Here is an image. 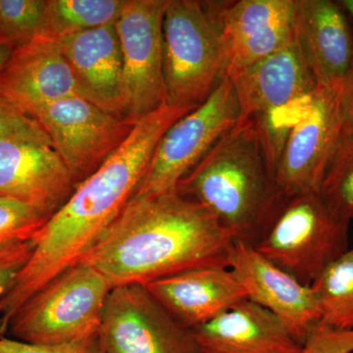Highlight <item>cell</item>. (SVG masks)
<instances>
[{
    "mask_svg": "<svg viewBox=\"0 0 353 353\" xmlns=\"http://www.w3.org/2000/svg\"><path fill=\"white\" fill-rule=\"evenodd\" d=\"M234 243L212 213L176 189L132 196L80 262L112 288L145 285L199 267L229 268Z\"/></svg>",
    "mask_w": 353,
    "mask_h": 353,
    "instance_id": "1",
    "label": "cell"
},
{
    "mask_svg": "<svg viewBox=\"0 0 353 353\" xmlns=\"http://www.w3.org/2000/svg\"><path fill=\"white\" fill-rule=\"evenodd\" d=\"M192 110L164 104L134 124L119 150L77 185L37 234L31 256L14 284L16 296L30 299L97 245L136 194L165 132Z\"/></svg>",
    "mask_w": 353,
    "mask_h": 353,
    "instance_id": "2",
    "label": "cell"
},
{
    "mask_svg": "<svg viewBox=\"0 0 353 353\" xmlns=\"http://www.w3.org/2000/svg\"><path fill=\"white\" fill-rule=\"evenodd\" d=\"M176 190L212 213L234 241L252 245L285 199L274 182L259 130L250 119L239 120Z\"/></svg>",
    "mask_w": 353,
    "mask_h": 353,
    "instance_id": "3",
    "label": "cell"
},
{
    "mask_svg": "<svg viewBox=\"0 0 353 353\" xmlns=\"http://www.w3.org/2000/svg\"><path fill=\"white\" fill-rule=\"evenodd\" d=\"M112 285L101 272L79 262L53 278L14 314L7 329L14 340L63 345L97 336Z\"/></svg>",
    "mask_w": 353,
    "mask_h": 353,
    "instance_id": "4",
    "label": "cell"
},
{
    "mask_svg": "<svg viewBox=\"0 0 353 353\" xmlns=\"http://www.w3.org/2000/svg\"><path fill=\"white\" fill-rule=\"evenodd\" d=\"M350 226L319 192H304L284 199L253 246L299 282L311 285L350 248Z\"/></svg>",
    "mask_w": 353,
    "mask_h": 353,
    "instance_id": "5",
    "label": "cell"
},
{
    "mask_svg": "<svg viewBox=\"0 0 353 353\" xmlns=\"http://www.w3.org/2000/svg\"><path fill=\"white\" fill-rule=\"evenodd\" d=\"M230 79L238 97L240 120L254 122L273 175L283 143L310 106L317 83L294 41Z\"/></svg>",
    "mask_w": 353,
    "mask_h": 353,
    "instance_id": "6",
    "label": "cell"
},
{
    "mask_svg": "<svg viewBox=\"0 0 353 353\" xmlns=\"http://www.w3.org/2000/svg\"><path fill=\"white\" fill-rule=\"evenodd\" d=\"M166 104L201 105L224 77L225 57L217 29L197 0H168L162 25Z\"/></svg>",
    "mask_w": 353,
    "mask_h": 353,
    "instance_id": "7",
    "label": "cell"
},
{
    "mask_svg": "<svg viewBox=\"0 0 353 353\" xmlns=\"http://www.w3.org/2000/svg\"><path fill=\"white\" fill-rule=\"evenodd\" d=\"M239 120L240 106L233 82L223 77L201 105L185 114L165 132L134 196L175 190Z\"/></svg>",
    "mask_w": 353,
    "mask_h": 353,
    "instance_id": "8",
    "label": "cell"
},
{
    "mask_svg": "<svg viewBox=\"0 0 353 353\" xmlns=\"http://www.w3.org/2000/svg\"><path fill=\"white\" fill-rule=\"evenodd\" d=\"M168 0H125L115 25L122 53L121 116L136 124L166 104L162 25Z\"/></svg>",
    "mask_w": 353,
    "mask_h": 353,
    "instance_id": "9",
    "label": "cell"
},
{
    "mask_svg": "<svg viewBox=\"0 0 353 353\" xmlns=\"http://www.w3.org/2000/svg\"><path fill=\"white\" fill-rule=\"evenodd\" d=\"M31 116L50 137L77 185L119 150L134 126L79 95L41 106Z\"/></svg>",
    "mask_w": 353,
    "mask_h": 353,
    "instance_id": "10",
    "label": "cell"
},
{
    "mask_svg": "<svg viewBox=\"0 0 353 353\" xmlns=\"http://www.w3.org/2000/svg\"><path fill=\"white\" fill-rule=\"evenodd\" d=\"M97 336L105 353H197L194 331L141 285L111 290Z\"/></svg>",
    "mask_w": 353,
    "mask_h": 353,
    "instance_id": "11",
    "label": "cell"
},
{
    "mask_svg": "<svg viewBox=\"0 0 353 353\" xmlns=\"http://www.w3.org/2000/svg\"><path fill=\"white\" fill-rule=\"evenodd\" d=\"M225 57L224 77L232 78L294 41L296 0L202 1Z\"/></svg>",
    "mask_w": 353,
    "mask_h": 353,
    "instance_id": "12",
    "label": "cell"
},
{
    "mask_svg": "<svg viewBox=\"0 0 353 353\" xmlns=\"http://www.w3.org/2000/svg\"><path fill=\"white\" fill-rule=\"evenodd\" d=\"M341 134L336 94L318 87L310 106L288 134L274 165V182L285 199L319 192Z\"/></svg>",
    "mask_w": 353,
    "mask_h": 353,
    "instance_id": "13",
    "label": "cell"
},
{
    "mask_svg": "<svg viewBox=\"0 0 353 353\" xmlns=\"http://www.w3.org/2000/svg\"><path fill=\"white\" fill-rule=\"evenodd\" d=\"M229 268L245 290L248 301L273 313L303 345L321 319L312 287L241 241L234 243Z\"/></svg>",
    "mask_w": 353,
    "mask_h": 353,
    "instance_id": "14",
    "label": "cell"
},
{
    "mask_svg": "<svg viewBox=\"0 0 353 353\" xmlns=\"http://www.w3.org/2000/svg\"><path fill=\"white\" fill-rule=\"evenodd\" d=\"M340 1L296 0L294 41L318 87L338 92L353 64V30Z\"/></svg>",
    "mask_w": 353,
    "mask_h": 353,
    "instance_id": "15",
    "label": "cell"
},
{
    "mask_svg": "<svg viewBox=\"0 0 353 353\" xmlns=\"http://www.w3.org/2000/svg\"><path fill=\"white\" fill-rule=\"evenodd\" d=\"M76 188L73 176L52 146L0 141V196L27 202L53 215Z\"/></svg>",
    "mask_w": 353,
    "mask_h": 353,
    "instance_id": "16",
    "label": "cell"
},
{
    "mask_svg": "<svg viewBox=\"0 0 353 353\" xmlns=\"http://www.w3.org/2000/svg\"><path fill=\"white\" fill-rule=\"evenodd\" d=\"M0 94L29 115L51 102L79 95L59 44L46 37L12 51L0 71Z\"/></svg>",
    "mask_w": 353,
    "mask_h": 353,
    "instance_id": "17",
    "label": "cell"
},
{
    "mask_svg": "<svg viewBox=\"0 0 353 353\" xmlns=\"http://www.w3.org/2000/svg\"><path fill=\"white\" fill-rule=\"evenodd\" d=\"M145 287L176 321L190 330L248 299L245 290L228 267L190 269Z\"/></svg>",
    "mask_w": 353,
    "mask_h": 353,
    "instance_id": "18",
    "label": "cell"
},
{
    "mask_svg": "<svg viewBox=\"0 0 353 353\" xmlns=\"http://www.w3.org/2000/svg\"><path fill=\"white\" fill-rule=\"evenodd\" d=\"M57 43L73 73L79 97L121 116L122 53L115 22L69 34Z\"/></svg>",
    "mask_w": 353,
    "mask_h": 353,
    "instance_id": "19",
    "label": "cell"
},
{
    "mask_svg": "<svg viewBox=\"0 0 353 353\" xmlns=\"http://www.w3.org/2000/svg\"><path fill=\"white\" fill-rule=\"evenodd\" d=\"M192 331L197 353H301L303 347L273 313L248 299Z\"/></svg>",
    "mask_w": 353,
    "mask_h": 353,
    "instance_id": "20",
    "label": "cell"
},
{
    "mask_svg": "<svg viewBox=\"0 0 353 353\" xmlns=\"http://www.w3.org/2000/svg\"><path fill=\"white\" fill-rule=\"evenodd\" d=\"M311 287L320 323L341 331L353 330V248L330 264Z\"/></svg>",
    "mask_w": 353,
    "mask_h": 353,
    "instance_id": "21",
    "label": "cell"
},
{
    "mask_svg": "<svg viewBox=\"0 0 353 353\" xmlns=\"http://www.w3.org/2000/svg\"><path fill=\"white\" fill-rule=\"evenodd\" d=\"M125 0H46L43 37L57 39L116 22Z\"/></svg>",
    "mask_w": 353,
    "mask_h": 353,
    "instance_id": "22",
    "label": "cell"
},
{
    "mask_svg": "<svg viewBox=\"0 0 353 353\" xmlns=\"http://www.w3.org/2000/svg\"><path fill=\"white\" fill-rule=\"evenodd\" d=\"M320 196L336 215L353 220V132L343 131L331 158Z\"/></svg>",
    "mask_w": 353,
    "mask_h": 353,
    "instance_id": "23",
    "label": "cell"
},
{
    "mask_svg": "<svg viewBox=\"0 0 353 353\" xmlns=\"http://www.w3.org/2000/svg\"><path fill=\"white\" fill-rule=\"evenodd\" d=\"M46 0H0V43L12 50L43 37Z\"/></svg>",
    "mask_w": 353,
    "mask_h": 353,
    "instance_id": "24",
    "label": "cell"
},
{
    "mask_svg": "<svg viewBox=\"0 0 353 353\" xmlns=\"http://www.w3.org/2000/svg\"><path fill=\"white\" fill-rule=\"evenodd\" d=\"M51 216L38 206L0 196V246L34 240Z\"/></svg>",
    "mask_w": 353,
    "mask_h": 353,
    "instance_id": "25",
    "label": "cell"
},
{
    "mask_svg": "<svg viewBox=\"0 0 353 353\" xmlns=\"http://www.w3.org/2000/svg\"><path fill=\"white\" fill-rule=\"evenodd\" d=\"M32 141L52 146L50 137L38 121L0 94V141Z\"/></svg>",
    "mask_w": 353,
    "mask_h": 353,
    "instance_id": "26",
    "label": "cell"
},
{
    "mask_svg": "<svg viewBox=\"0 0 353 353\" xmlns=\"http://www.w3.org/2000/svg\"><path fill=\"white\" fill-rule=\"evenodd\" d=\"M0 353H105L99 336L63 345H32L0 336Z\"/></svg>",
    "mask_w": 353,
    "mask_h": 353,
    "instance_id": "27",
    "label": "cell"
},
{
    "mask_svg": "<svg viewBox=\"0 0 353 353\" xmlns=\"http://www.w3.org/2000/svg\"><path fill=\"white\" fill-rule=\"evenodd\" d=\"M34 240L0 246V299L12 287L31 256Z\"/></svg>",
    "mask_w": 353,
    "mask_h": 353,
    "instance_id": "28",
    "label": "cell"
},
{
    "mask_svg": "<svg viewBox=\"0 0 353 353\" xmlns=\"http://www.w3.org/2000/svg\"><path fill=\"white\" fill-rule=\"evenodd\" d=\"M353 330L341 331L322 325L311 332L301 353H352Z\"/></svg>",
    "mask_w": 353,
    "mask_h": 353,
    "instance_id": "29",
    "label": "cell"
},
{
    "mask_svg": "<svg viewBox=\"0 0 353 353\" xmlns=\"http://www.w3.org/2000/svg\"><path fill=\"white\" fill-rule=\"evenodd\" d=\"M343 131L353 132V64L336 92Z\"/></svg>",
    "mask_w": 353,
    "mask_h": 353,
    "instance_id": "30",
    "label": "cell"
},
{
    "mask_svg": "<svg viewBox=\"0 0 353 353\" xmlns=\"http://www.w3.org/2000/svg\"><path fill=\"white\" fill-rule=\"evenodd\" d=\"M12 51V48H9L6 44L0 43V71L3 68L4 65L6 64L7 60L10 57Z\"/></svg>",
    "mask_w": 353,
    "mask_h": 353,
    "instance_id": "31",
    "label": "cell"
},
{
    "mask_svg": "<svg viewBox=\"0 0 353 353\" xmlns=\"http://www.w3.org/2000/svg\"><path fill=\"white\" fill-rule=\"evenodd\" d=\"M340 3L345 9L348 15L353 18V0H340Z\"/></svg>",
    "mask_w": 353,
    "mask_h": 353,
    "instance_id": "32",
    "label": "cell"
}]
</instances>
